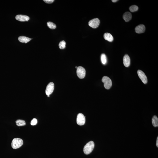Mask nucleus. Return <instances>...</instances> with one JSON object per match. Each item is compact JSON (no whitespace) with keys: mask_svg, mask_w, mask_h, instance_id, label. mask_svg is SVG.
<instances>
[{"mask_svg":"<svg viewBox=\"0 0 158 158\" xmlns=\"http://www.w3.org/2000/svg\"><path fill=\"white\" fill-rule=\"evenodd\" d=\"M118 0H112V2H115L117 1H118Z\"/></svg>","mask_w":158,"mask_h":158,"instance_id":"nucleus-24","label":"nucleus"},{"mask_svg":"<svg viewBox=\"0 0 158 158\" xmlns=\"http://www.w3.org/2000/svg\"><path fill=\"white\" fill-rule=\"evenodd\" d=\"M123 64L124 66L126 67H128L130 64V57L127 54H125L124 56L123 59Z\"/></svg>","mask_w":158,"mask_h":158,"instance_id":"nucleus-11","label":"nucleus"},{"mask_svg":"<svg viewBox=\"0 0 158 158\" xmlns=\"http://www.w3.org/2000/svg\"><path fill=\"white\" fill-rule=\"evenodd\" d=\"M65 45H66V42L64 40L60 42L59 44V48L61 49H65Z\"/></svg>","mask_w":158,"mask_h":158,"instance_id":"nucleus-20","label":"nucleus"},{"mask_svg":"<svg viewBox=\"0 0 158 158\" xmlns=\"http://www.w3.org/2000/svg\"><path fill=\"white\" fill-rule=\"evenodd\" d=\"M102 82L104 83V87L106 89H109L112 86V82L110 79L107 76H104L102 79Z\"/></svg>","mask_w":158,"mask_h":158,"instance_id":"nucleus-3","label":"nucleus"},{"mask_svg":"<svg viewBox=\"0 0 158 158\" xmlns=\"http://www.w3.org/2000/svg\"><path fill=\"white\" fill-rule=\"evenodd\" d=\"M145 27L143 24H140L136 27L135 31L136 33L138 34L143 33L145 31Z\"/></svg>","mask_w":158,"mask_h":158,"instance_id":"nucleus-10","label":"nucleus"},{"mask_svg":"<svg viewBox=\"0 0 158 158\" xmlns=\"http://www.w3.org/2000/svg\"><path fill=\"white\" fill-rule=\"evenodd\" d=\"M77 67H77V66H76L75 68H77Z\"/></svg>","mask_w":158,"mask_h":158,"instance_id":"nucleus-26","label":"nucleus"},{"mask_svg":"<svg viewBox=\"0 0 158 158\" xmlns=\"http://www.w3.org/2000/svg\"><path fill=\"white\" fill-rule=\"evenodd\" d=\"M43 1L46 3L48 4H51L54 1V0H44Z\"/></svg>","mask_w":158,"mask_h":158,"instance_id":"nucleus-22","label":"nucleus"},{"mask_svg":"<svg viewBox=\"0 0 158 158\" xmlns=\"http://www.w3.org/2000/svg\"><path fill=\"white\" fill-rule=\"evenodd\" d=\"M37 123V120L36 118H33L32 121H31V124L32 126H34L36 125Z\"/></svg>","mask_w":158,"mask_h":158,"instance_id":"nucleus-21","label":"nucleus"},{"mask_svg":"<svg viewBox=\"0 0 158 158\" xmlns=\"http://www.w3.org/2000/svg\"><path fill=\"white\" fill-rule=\"evenodd\" d=\"M54 84L53 82H50L47 85L46 90V93L47 95L51 94L53 92Z\"/></svg>","mask_w":158,"mask_h":158,"instance_id":"nucleus-8","label":"nucleus"},{"mask_svg":"<svg viewBox=\"0 0 158 158\" xmlns=\"http://www.w3.org/2000/svg\"><path fill=\"white\" fill-rule=\"evenodd\" d=\"M138 9V7L137 5H133L131 6L129 8V9L130 11L132 12L137 11Z\"/></svg>","mask_w":158,"mask_h":158,"instance_id":"nucleus-19","label":"nucleus"},{"mask_svg":"<svg viewBox=\"0 0 158 158\" xmlns=\"http://www.w3.org/2000/svg\"><path fill=\"white\" fill-rule=\"evenodd\" d=\"M123 17L125 21L126 22H128L130 21L132 19L131 13L129 12H126L124 13Z\"/></svg>","mask_w":158,"mask_h":158,"instance_id":"nucleus-12","label":"nucleus"},{"mask_svg":"<svg viewBox=\"0 0 158 158\" xmlns=\"http://www.w3.org/2000/svg\"><path fill=\"white\" fill-rule=\"evenodd\" d=\"M152 124L154 127L158 126V118L156 116H154L152 118Z\"/></svg>","mask_w":158,"mask_h":158,"instance_id":"nucleus-15","label":"nucleus"},{"mask_svg":"<svg viewBox=\"0 0 158 158\" xmlns=\"http://www.w3.org/2000/svg\"><path fill=\"white\" fill-rule=\"evenodd\" d=\"M156 145L157 147H158V137H157V139Z\"/></svg>","mask_w":158,"mask_h":158,"instance_id":"nucleus-23","label":"nucleus"},{"mask_svg":"<svg viewBox=\"0 0 158 158\" xmlns=\"http://www.w3.org/2000/svg\"><path fill=\"white\" fill-rule=\"evenodd\" d=\"M77 122V124L79 126H82L84 124L85 122V118L83 114L79 113L78 114Z\"/></svg>","mask_w":158,"mask_h":158,"instance_id":"nucleus-6","label":"nucleus"},{"mask_svg":"<svg viewBox=\"0 0 158 158\" xmlns=\"http://www.w3.org/2000/svg\"><path fill=\"white\" fill-rule=\"evenodd\" d=\"M47 25L49 28L52 29H55L56 27V25L54 23L51 22L47 23Z\"/></svg>","mask_w":158,"mask_h":158,"instance_id":"nucleus-18","label":"nucleus"},{"mask_svg":"<svg viewBox=\"0 0 158 158\" xmlns=\"http://www.w3.org/2000/svg\"><path fill=\"white\" fill-rule=\"evenodd\" d=\"M77 73L78 77L79 78L81 79L84 78L86 74L85 69L81 66L78 67L77 69Z\"/></svg>","mask_w":158,"mask_h":158,"instance_id":"nucleus-5","label":"nucleus"},{"mask_svg":"<svg viewBox=\"0 0 158 158\" xmlns=\"http://www.w3.org/2000/svg\"><path fill=\"white\" fill-rule=\"evenodd\" d=\"M137 74L144 84H146L148 82V79L146 76L143 72L141 70H138L137 71Z\"/></svg>","mask_w":158,"mask_h":158,"instance_id":"nucleus-7","label":"nucleus"},{"mask_svg":"<svg viewBox=\"0 0 158 158\" xmlns=\"http://www.w3.org/2000/svg\"><path fill=\"white\" fill-rule=\"evenodd\" d=\"M94 146L95 144L94 142L90 141L84 146L83 150L84 153L86 155L89 154L93 151Z\"/></svg>","mask_w":158,"mask_h":158,"instance_id":"nucleus-1","label":"nucleus"},{"mask_svg":"<svg viewBox=\"0 0 158 158\" xmlns=\"http://www.w3.org/2000/svg\"><path fill=\"white\" fill-rule=\"evenodd\" d=\"M16 122V125L18 126H24L26 125L25 121L22 120H17Z\"/></svg>","mask_w":158,"mask_h":158,"instance_id":"nucleus-17","label":"nucleus"},{"mask_svg":"<svg viewBox=\"0 0 158 158\" xmlns=\"http://www.w3.org/2000/svg\"><path fill=\"white\" fill-rule=\"evenodd\" d=\"M47 97H49L50 95H47Z\"/></svg>","mask_w":158,"mask_h":158,"instance_id":"nucleus-25","label":"nucleus"},{"mask_svg":"<svg viewBox=\"0 0 158 158\" xmlns=\"http://www.w3.org/2000/svg\"><path fill=\"white\" fill-rule=\"evenodd\" d=\"M101 59L102 64L105 65L107 64V57L105 54H101Z\"/></svg>","mask_w":158,"mask_h":158,"instance_id":"nucleus-16","label":"nucleus"},{"mask_svg":"<svg viewBox=\"0 0 158 158\" xmlns=\"http://www.w3.org/2000/svg\"><path fill=\"white\" fill-rule=\"evenodd\" d=\"M23 144V140L19 138H14L12 141L11 145L12 148L17 149L21 147Z\"/></svg>","mask_w":158,"mask_h":158,"instance_id":"nucleus-2","label":"nucleus"},{"mask_svg":"<svg viewBox=\"0 0 158 158\" xmlns=\"http://www.w3.org/2000/svg\"><path fill=\"white\" fill-rule=\"evenodd\" d=\"M16 19L18 21L21 22L28 21L29 20V17L26 15H18L16 16Z\"/></svg>","mask_w":158,"mask_h":158,"instance_id":"nucleus-9","label":"nucleus"},{"mask_svg":"<svg viewBox=\"0 0 158 158\" xmlns=\"http://www.w3.org/2000/svg\"><path fill=\"white\" fill-rule=\"evenodd\" d=\"M100 23L99 19L96 18L91 20L88 22V25L92 28H96L99 27Z\"/></svg>","mask_w":158,"mask_h":158,"instance_id":"nucleus-4","label":"nucleus"},{"mask_svg":"<svg viewBox=\"0 0 158 158\" xmlns=\"http://www.w3.org/2000/svg\"><path fill=\"white\" fill-rule=\"evenodd\" d=\"M104 38L105 39L109 42H112L114 38L113 36L108 33H106L104 34Z\"/></svg>","mask_w":158,"mask_h":158,"instance_id":"nucleus-14","label":"nucleus"},{"mask_svg":"<svg viewBox=\"0 0 158 158\" xmlns=\"http://www.w3.org/2000/svg\"><path fill=\"white\" fill-rule=\"evenodd\" d=\"M31 40V39L24 36H21L18 38L19 41L21 43H28Z\"/></svg>","mask_w":158,"mask_h":158,"instance_id":"nucleus-13","label":"nucleus"}]
</instances>
